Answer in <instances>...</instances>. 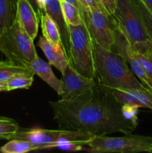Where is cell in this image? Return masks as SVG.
Listing matches in <instances>:
<instances>
[{"label": "cell", "mask_w": 152, "mask_h": 153, "mask_svg": "<svg viewBox=\"0 0 152 153\" xmlns=\"http://www.w3.org/2000/svg\"><path fill=\"white\" fill-rule=\"evenodd\" d=\"M54 119L62 129L80 131L95 135L131 133L138 123L128 120L122 105L112 90L96 85L71 101L49 102Z\"/></svg>", "instance_id": "6da1fadb"}, {"label": "cell", "mask_w": 152, "mask_h": 153, "mask_svg": "<svg viewBox=\"0 0 152 153\" xmlns=\"http://www.w3.org/2000/svg\"><path fill=\"white\" fill-rule=\"evenodd\" d=\"M93 42L95 80L110 89H142L145 87L137 79L126 61L118 54Z\"/></svg>", "instance_id": "7a4b0ae2"}, {"label": "cell", "mask_w": 152, "mask_h": 153, "mask_svg": "<svg viewBox=\"0 0 152 153\" xmlns=\"http://www.w3.org/2000/svg\"><path fill=\"white\" fill-rule=\"evenodd\" d=\"M69 64L82 76L95 79L93 42L86 25H68Z\"/></svg>", "instance_id": "3957f363"}, {"label": "cell", "mask_w": 152, "mask_h": 153, "mask_svg": "<svg viewBox=\"0 0 152 153\" xmlns=\"http://www.w3.org/2000/svg\"><path fill=\"white\" fill-rule=\"evenodd\" d=\"M0 52L7 60L28 69L38 55L34 40L24 31L16 20L0 34Z\"/></svg>", "instance_id": "277c9868"}, {"label": "cell", "mask_w": 152, "mask_h": 153, "mask_svg": "<svg viewBox=\"0 0 152 153\" xmlns=\"http://www.w3.org/2000/svg\"><path fill=\"white\" fill-rule=\"evenodd\" d=\"M121 137L93 135L86 142L84 151L89 152H152V137L125 134Z\"/></svg>", "instance_id": "5b68a950"}, {"label": "cell", "mask_w": 152, "mask_h": 153, "mask_svg": "<svg viewBox=\"0 0 152 153\" xmlns=\"http://www.w3.org/2000/svg\"><path fill=\"white\" fill-rule=\"evenodd\" d=\"M95 134L68 129H44L41 128H21L11 136V139H22L37 146V150L47 149L51 144L61 140H69L84 145Z\"/></svg>", "instance_id": "8992f818"}, {"label": "cell", "mask_w": 152, "mask_h": 153, "mask_svg": "<svg viewBox=\"0 0 152 153\" xmlns=\"http://www.w3.org/2000/svg\"><path fill=\"white\" fill-rule=\"evenodd\" d=\"M111 16L131 44L149 39L133 0H117L116 8Z\"/></svg>", "instance_id": "52a82bcc"}, {"label": "cell", "mask_w": 152, "mask_h": 153, "mask_svg": "<svg viewBox=\"0 0 152 153\" xmlns=\"http://www.w3.org/2000/svg\"><path fill=\"white\" fill-rule=\"evenodd\" d=\"M82 21L92 40L103 47L111 50L114 39L116 23L113 17L100 10H80Z\"/></svg>", "instance_id": "ba28073f"}, {"label": "cell", "mask_w": 152, "mask_h": 153, "mask_svg": "<svg viewBox=\"0 0 152 153\" xmlns=\"http://www.w3.org/2000/svg\"><path fill=\"white\" fill-rule=\"evenodd\" d=\"M111 50L118 54L126 61L131 71L137 76V79L148 90L152 92V87L151 85V80L136 58L131 42L116 24L114 29V39Z\"/></svg>", "instance_id": "9c48e42d"}, {"label": "cell", "mask_w": 152, "mask_h": 153, "mask_svg": "<svg viewBox=\"0 0 152 153\" xmlns=\"http://www.w3.org/2000/svg\"><path fill=\"white\" fill-rule=\"evenodd\" d=\"M61 75V91L58 95L63 101H71L96 85L95 79L82 76L69 64Z\"/></svg>", "instance_id": "30bf717a"}, {"label": "cell", "mask_w": 152, "mask_h": 153, "mask_svg": "<svg viewBox=\"0 0 152 153\" xmlns=\"http://www.w3.org/2000/svg\"><path fill=\"white\" fill-rule=\"evenodd\" d=\"M40 11H44L56 22L61 34V43L64 52L68 58L69 52V34L68 25L64 19L60 0H37Z\"/></svg>", "instance_id": "8fae6325"}, {"label": "cell", "mask_w": 152, "mask_h": 153, "mask_svg": "<svg viewBox=\"0 0 152 153\" xmlns=\"http://www.w3.org/2000/svg\"><path fill=\"white\" fill-rule=\"evenodd\" d=\"M115 98L122 105L145 108L152 111V92L142 89H111Z\"/></svg>", "instance_id": "7c38bea8"}, {"label": "cell", "mask_w": 152, "mask_h": 153, "mask_svg": "<svg viewBox=\"0 0 152 153\" xmlns=\"http://www.w3.org/2000/svg\"><path fill=\"white\" fill-rule=\"evenodd\" d=\"M16 21L32 40L36 38L40 16L28 0H17Z\"/></svg>", "instance_id": "4fadbf2b"}, {"label": "cell", "mask_w": 152, "mask_h": 153, "mask_svg": "<svg viewBox=\"0 0 152 153\" xmlns=\"http://www.w3.org/2000/svg\"><path fill=\"white\" fill-rule=\"evenodd\" d=\"M37 45L45 54L49 64L58 69L61 73H63L69 65V61L62 45L55 47L43 36L40 37Z\"/></svg>", "instance_id": "5bb4252c"}, {"label": "cell", "mask_w": 152, "mask_h": 153, "mask_svg": "<svg viewBox=\"0 0 152 153\" xmlns=\"http://www.w3.org/2000/svg\"><path fill=\"white\" fill-rule=\"evenodd\" d=\"M29 70L34 75L40 77L43 82L49 85L54 91L58 93V94H60L61 87V79H58L55 76L49 63L46 62L43 59L39 58L37 55L31 62Z\"/></svg>", "instance_id": "9a60e30c"}, {"label": "cell", "mask_w": 152, "mask_h": 153, "mask_svg": "<svg viewBox=\"0 0 152 153\" xmlns=\"http://www.w3.org/2000/svg\"><path fill=\"white\" fill-rule=\"evenodd\" d=\"M132 46L136 58L152 80V42L147 39L137 42Z\"/></svg>", "instance_id": "2e32d148"}, {"label": "cell", "mask_w": 152, "mask_h": 153, "mask_svg": "<svg viewBox=\"0 0 152 153\" xmlns=\"http://www.w3.org/2000/svg\"><path fill=\"white\" fill-rule=\"evenodd\" d=\"M40 19L41 22V28L43 37L55 47L59 45H62L61 34L56 22L48 13L42 10L40 11Z\"/></svg>", "instance_id": "e0dca14e"}, {"label": "cell", "mask_w": 152, "mask_h": 153, "mask_svg": "<svg viewBox=\"0 0 152 153\" xmlns=\"http://www.w3.org/2000/svg\"><path fill=\"white\" fill-rule=\"evenodd\" d=\"M17 0H0V34L16 20Z\"/></svg>", "instance_id": "ac0fdd59"}, {"label": "cell", "mask_w": 152, "mask_h": 153, "mask_svg": "<svg viewBox=\"0 0 152 153\" xmlns=\"http://www.w3.org/2000/svg\"><path fill=\"white\" fill-rule=\"evenodd\" d=\"M37 150V146L22 139H11L0 148L3 153H25Z\"/></svg>", "instance_id": "d6986e66"}, {"label": "cell", "mask_w": 152, "mask_h": 153, "mask_svg": "<svg viewBox=\"0 0 152 153\" xmlns=\"http://www.w3.org/2000/svg\"><path fill=\"white\" fill-rule=\"evenodd\" d=\"M28 72L31 71L26 67L16 65L8 60L0 61V82H7L16 75Z\"/></svg>", "instance_id": "ffe728a7"}, {"label": "cell", "mask_w": 152, "mask_h": 153, "mask_svg": "<svg viewBox=\"0 0 152 153\" xmlns=\"http://www.w3.org/2000/svg\"><path fill=\"white\" fill-rule=\"evenodd\" d=\"M34 76L32 72L16 75L7 82V91L17 89H29L34 82Z\"/></svg>", "instance_id": "44dd1931"}, {"label": "cell", "mask_w": 152, "mask_h": 153, "mask_svg": "<svg viewBox=\"0 0 152 153\" xmlns=\"http://www.w3.org/2000/svg\"><path fill=\"white\" fill-rule=\"evenodd\" d=\"M61 3L64 19L67 25H77L83 23L80 10L78 7L65 1H61Z\"/></svg>", "instance_id": "7402d4cb"}, {"label": "cell", "mask_w": 152, "mask_h": 153, "mask_svg": "<svg viewBox=\"0 0 152 153\" xmlns=\"http://www.w3.org/2000/svg\"><path fill=\"white\" fill-rule=\"evenodd\" d=\"M19 126L11 118L0 116V139L9 140L12 135L17 132Z\"/></svg>", "instance_id": "603a6c76"}, {"label": "cell", "mask_w": 152, "mask_h": 153, "mask_svg": "<svg viewBox=\"0 0 152 153\" xmlns=\"http://www.w3.org/2000/svg\"><path fill=\"white\" fill-rule=\"evenodd\" d=\"M133 1L141 16L149 40L152 42V13L145 6L141 0H133Z\"/></svg>", "instance_id": "cb8c5ba5"}, {"label": "cell", "mask_w": 152, "mask_h": 153, "mask_svg": "<svg viewBox=\"0 0 152 153\" xmlns=\"http://www.w3.org/2000/svg\"><path fill=\"white\" fill-rule=\"evenodd\" d=\"M78 1L81 6V10L83 9V10H100L107 13L105 9L103 7L101 0H78Z\"/></svg>", "instance_id": "d4e9b609"}, {"label": "cell", "mask_w": 152, "mask_h": 153, "mask_svg": "<svg viewBox=\"0 0 152 153\" xmlns=\"http://www.w3.org/2000/svg\"><path fill=\"white\" fill-rule=\"evenodd\" d=\"M28 1L30 2V4L32 5V7H34V9L35 10V11L37 12V14L39 15V16H40V9H39V6H38V1L37 0H28Z\"/></svg>", "instance_id": "484cf974"}, {"label": "cell", "mask_w": 152, "mask_h": 153, "mask_svg": "<svg viewBox=\"0 0 152 153\" xmlns=\"http://www.w3.org/2000/svg\"><path fill=\"white\" fill-rule=\"evenodd\" d=\"M143 4L149 10V11L152 13V0H141Z\"/></svg>", "instance_id": "4316f807"}, {"label": "cell", "mask_w": 152, "mask_h": 153, "mask_svg": "<svg viewBox=\"0 0 152 153\" xmlns=\"http://www.w3.org/2000/svg\"><path fill=\"white\" fill-rule=\"evenodd\" d=\"M62 1H66V2L70 3V4H74V5H75L76 7H78V8L80 9V10H81V6H80V3H79L78 0H62Z\"/></svg>", "instance_id": "83f0119b"}, {"label": "cell", "mask_w": 152, "mask_h": 153, "mask_svg": "<svg viewBox=\"0 0 152 153\" xmlns=\"http://www.w3.org/2000/svg\"><path fill=\"white\" fill-rule=\"evenodd\" d=\"M1 91H7V82H0V92Z\"/></svg>", "instance_id": "f1b7e54d"}, {"label": "cell", "mask_w": 152, "mask_h": 153, "mask_svg": "<svg viewBox=\"0 0 152 153\" xmlns=\"http://www.w3.org/2000/svg\"><path fill=\"white\" fill-rule=\"evenodd\" d=\"M151 87H152V80H151Z\"/></svg>", "instance_id": "f546056e"}, {"label": "cell", "mask_w": 152, "mask_h": 153, "mask_svg": "<svg viewBox=\"0 0 152 153\" xmlns=\"http://www.w3.org/2000/svg\"><path fill=\"white\" fill-rule=\"evenodd\" d=\"M60 1H62V0H60Z\"/></svg>", "instance_id": "4dcf8cb0"}]
</instances>
